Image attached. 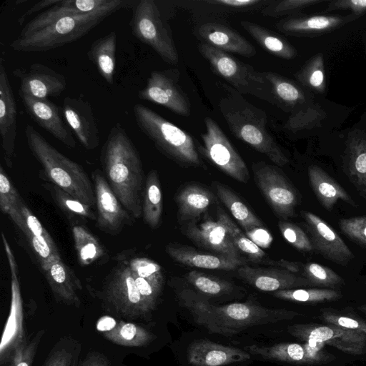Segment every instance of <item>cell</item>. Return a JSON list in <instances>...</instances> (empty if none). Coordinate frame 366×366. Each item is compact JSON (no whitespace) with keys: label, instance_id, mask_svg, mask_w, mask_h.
Masks as SVG:
<instances>
[{"label":"cell","instance_id":"cell-1","mask_svg":"<svg viewBox=\"0 0 366 366\" xmlns=\"http://www.w3.org/2000/svg\"><path fill=\"white\" fill-rule=\"evenodd\" d=\"M100 160L116 196L134 219L139 218L145 187L142 163L135 145L119 122L109 130Z\"/></svg>","mask_w":366,"mask_h":366},{"label":"cell","instance_id":"cell-2","mask_svg":"<svg viewBox=\"0 0 366 366\" xmlns=\"http://www.w3.org/2000/svg\"><path fill=\"white\" fill-rule=\"evenodd\" d=\"M180 297L200 324L210 331L224 335L240 329L269 322L291 320L302 315L285 309H268L252 303H232L216 306L190 290H184Z\"/></svg>","mask_w":366,"mask_h":366},{"label":"cell","instance_id":"cell-3","mask_svg":"<svg viewBox=\"0 0 366 366\" xmlns=\"http://www.w3.org/2000/svg\"><path fill=\"white\" fill-rule=\"evenodd\" d=\"M25 137L29 150L42 167L39 177L94 209V185L83 167L58 151L30 124L25 127Z\"/></svg>","mask_w":366,"mask_h":366},{"label":"cell","instance_id":"cell-4","mask_svg":"<svg viewBox=\"0 0 366 366\" xmlns=\"http://www.w3.org/2000/svg\"><path fill=\"white\" fill-rule=\"evenodd\" d=\"M224 87L227 94L220 99L219 109L230 132L277 166L288 164V158L267 129L265 112L234 89Z\"/></svg>","mask_w":366,"mask_h":366},{"label":"cell","instance_id":"cell-5","mask_svg":"<svg viewBox=\"0 0 366 366\" xmlns=\"http://www.w3.org/2000/svg\"><path fill=\"white\" fill-rule=\"evenodd\" d=\"M112 11L66 16L24 36H18L10 44L16 51H46L76 41L113 14Z\"/></svg>","mask_w":366,"mask_h":366},{"label":"cell","instance_id":"cell-6","mask_svg":"<svg viewBox=\"0 0 366 366\" xmlns=\"http://www.w3.org/2000/svg\"><path fill=\"white\" fill-rule=\"evenodd\" d=\"M133 112L138 128L163 154L180 164H201L193 138L187 132L143 104H134Z\"/></svg>","mask_w":366,"mask_h":366},{"label":"cell","instance_id":"cell-7","mask_svg":"<svg viewBox=\"0 0 366 366\" xmlns=\"http://www.w3.org/2000/svg\"><path fill=\"white\" fill-rule=\"evenodd\" d=\"M198 49L214 71L232 85L237 92L241 94H250L271 104H276L270 86L262 72L204 42L199 44Z\"/></svg>","mask_w":366,"mask_h":366},{"label":"cell","instance_id":"cell-8","mask_svg":"<svg viewBox=\"0 0 366 366\" xmlns=\"http://www.w3.org/2000/svg\"><path fill=\"white\" fill-rule=\"evenodd\" d=\"M129 26L132 35L150 46L165 62L175 64L179 61L169 25L156 1H136Z\"/></svg>","mask_w":366,"mask_h":366},{"label":"cell","instance_id":"cell-9","mask_svg":"<svg viewBox=\"0 0 366 366\" xmlns=\"http://www.w3.org/2000/svg\"><path fill=\"white\" fill-rule=\"evenodd\" d=\"M102 292L103 300L114 312L127 318L147 315L154 307L143 297L128 259H119Z\"/></svg>","mask_w":366,"mask_h":366},{"label":"cell","instance_id":"cell-10","mask_svg":"<svg viewBox=\"0 0 366 366\" xmlns=\"http://www.w3.org/2000/svg\"><path fill=\"white\" fill-rule=\"evenodd\" d=\"M206 131L201 135L204 155L219 169L235 180L247 183V167L227 137L211 117L204 119Z\"/></svg>","mask_w":366,"mask_h":366},{"label":"cell","instance_id":"cell-11","mask_svg":"<svg viewBox=\"0 0 366 366\" xmlns=\"http://www.w3.org/2000/svg\"><path fill=\"white\" fill-rule=\"evenodd\" d=\"M3 244L6 254L11 275V300L9 315L5 325L0 346L1 365L9 363L16 350L27 339L25 337L23 325V305L18 278V267L12 250L4 234L1 233Z\"/></svg>","mask_w":366,"mask_h":366},{"label":"cell","instance_id":"cell-12","mask_svg":"<svg viewBox=\"0 0 366 366\" xmlns=\"http://www.w3.org/2000/svg\"><path fill=\"white\" fill-rule=\"evenodd\" d=\"M92 182L97 210L95 227L107 234H119L124 226L131 225L134 218L114 194L102 171H93Z\"/></svg>","mask_w":366,"mask_h":366},{"label":"cell","instance_id":"cell-13","mask_svg":"<svg viewBox=\"0 0 366 366\" xmlns=\"http://www.w3.org/2000/svg\"><path fill=\"white\" fill-rule=\"evenodd\" d=\"M253 171L259 189L276 214L285 220L295 216L297 192L285 176L264 164H256Z\"/></svg>","mask_w":366,"mask_h":366},{"label":"cell","instance_id":"cell-14","mask_svg":"<svg viewBox=\"0 0 366 366\" xmlns=\"http://www.w3.org/2000/svg\"><path fill=\"white\" fill-rule=\"evenodd\" d=\"M138 98L162 105L181 116H189L190 104L186 93L177 83L176 70L153 71Z\"/></svg>","mask_w":366,"mask_h":366},{"label":"cell","instance_id":"cell-15","mask_svg":"<svg viewBox=\"0 0 366 366\" xmlns=\"http://www.w3.org/2000/svg\"><path fill=\"white\" fill-rule=\"evenodd\" d=\"M293 336L304 340L330 345L350 355L366 353V334L336 325L297 324L289 327Z\"/></svg>","mask_w":366,"mask_h":366},{"label":"cell","instance_id":"cell-16","mask_svg":"<svg viewBox=\"0 0 366 366\" xmlns=\"http://www.w3.org/2000/svg\"><path fill=\"white\" fill-rule=\"evenodd\" d=\"M136 1L132 0H61L57 4L37 14L21 29L19 36L39 29L61 17L86 14L102 11L116 12L132 8Z\"/></svg>","mask_w":366,"mask_h":366},{"label":"cell","instance_id":"cell-17","mask_svg":"<svg viewBox=\"0 0 366 366\" xmlns=\"http://www.w3.org/2000/svg\"><path fill=\"white\" fill-rule=\"evenodd\" d=\"M13 75L20 81L19 95L46 100L59 97L66 89L64 76L41 63L31 64L27 68L16 69Z\"/></svg>","mask_w":366,"mask_h":366},{"label":"cell","instance_id":"cell-18","mask_svg":"<svg viewBox=\"0 0 366 366\" xmlns=\"http://www.w3.org/2000/svg\"><path fill=\"white\" fill-rule=\"evenodd\" d=\"M314 250L324 258L342 266L354 254L338 234L322 218L310 212H302Z\"/></svg>","mask_w":366,"mask_h":366},{"label":"cell","instance_id":"cell-19","mask_svg":"<svg viewBox=\"0 0 366 366\" xmlns=\"http://www.w3.org/2000/svg\"><path fill=\"white\" fill-rule=\"evenodd\" d=\"M183 232L196 244L214 254L234 260L246 261L219 221L190 222L184 227Z\"/></svg>","mask_w":366,"mask_h":366},{"label":"cell","instance_id":"cell-20","mask_svg":"<svg viewBox=\"0 0 366 366\" xmlns=\"http://www.w3.org/2000/svg\"><path fill=\"white\" fill-rule=\"evenodd\" d=\"M0 134L4 161L6 166L11 169L17 136V107L2 60L0 64Z\"/></svg>","mask_w":366,"mask_h":366},{"label":"cell","instance_id":"cell-21","mask_svg":"<svg viewBox=\"0 0 366 366\" xmlns=\"http://www.w3.org/2000/svg\"><path fill=\"white\" fill-rule=\"evenodd\" d=\"M324 343L307 341L304 344L279 343L272 346L252 345L248 347L251 354L270 360L297 364H317L330 360L323 350Z\"/></svg>","mask_w":366,"mask_h":366},{"label":"cell","instance_id":"cell-22","mask_svg":"<svg viewBox=\"0 0 366 366\" xmlns=\"http://www.w3.org/2000/svg\"><path fill=\"white\" fill-rule=\"evenodd\" d=\"M62 111L66 122L87 150L99 144V128L90 103L80 97H66Z\"/></svg>","mask_w":366,"mask_h":366},{"label":"cell","instance_id":"cell-23","mask_svg":"<svg viewBox=\"0 0 366 366\" xmlns=\"http://www.w3.org/2000/svg\"><path fill=\"white\" fill-rule=\"evenodd\" d=\"M19 97L34 122L66 147H76V141L62 118L59 107L49 99L40 100L24 94Z\"/></svg>","mask_w":366,"mask_h":366},{"label":"cell","instance_id":"cell-24","mask_svg":"<svg viewBox=\"0 0 366 366\" xmlns=\"http://www.w3.org/2000/svg\"><path fill=\"white\" fill-rule=\"evenodd\" d=\"M237 273L248 284L264 292H276L312 285L305 277L295 275L285 269H264L245 264L237 269Z\"/></svg>","mask_w":366,"mask_h":366},{"label":"cell","instance_id":"cell-25","mask_svg":"<svg viewBox=\"0 0 366 366\" xmlns=\"http://www.w3.org/2000/svg\"><path fill=\"white\" fill-rule=\"evenodd\" d=\"M196 30L197 36L203 42L223 51L246 57L256 54V49L249 41L224 24L206 22L199 24Z\"/></svg>","mask_w":366,"mask_h":366},{"label":"cell","instance_id":"cell-26","mask_svg":"<svg viewBox=\"0 0 366 366\" xmlns=\"http://www.w3.org/2000/svg\"><path fill=\"white\" fill-rule=\"evenodd\" d=\"M250 355L236 347L208 340H199L188 347L187 359L193 366H224L249 360Z\"/></svg>","mask_w":366,"mask_h":366},{"label":"cell","instance_id":"cell-27","mask_svg":"<svg viewBox=\"0 0 366 366\" xmlns=\"http://www.w3.org/2000/svg\"><path fill=\"white\" fill-rule=\"evenodd\" d=\"M43 272L56 301L76 308L80 307L78 292L82 290L81 283L61 259Z\"/></svg>","mask_w":366,"mask_h":366},{"label":"cell","instance_id":"cell-28","mask_svg":"<svg viewBox=\"0 0 366 366\" xmlns=\"http://www.w3.org/2000/svg\"><path fill=\"white\" fill-rule=\"evenodd\" d=\"M166 252L177 262L202 269L233 270L247 264V261L234 260L217 254L201 252L194 248L177 244L167 245Z\"/></svg>","mask_w":366,"mask_h":366},{"label":"cell","instance_id":"cell-29","mask_svg":"<svg viewBox=\"0 0 366 366\" xmlns=\"http://www.w3.org/2000/svg\"><path fill=\"white\" fill-rule=\"evenodd\" d=\"M346 146L349 178L366 199V132L357 129L352 132Z\"/></svg>","mask_w":366,"mask_h":366},{"label":"cell","instance_id":"cell-30","mask_svg":"<svg viewBox=\"0 0 366 366\" xmlns=\"http://www.w3.org/2000/svg\"><path fill=\"white\" fill-rule=\"evenodd\" d=\"M308 176L312 189L320 203L327 211H332L339 199L355 207L351 196L322 168L311 165Z\"/></svg>","mask_w":366,"mask_h":366},{"label":"cell","instance_id":"cell-31","mask_svg":"<svg viewBox=\"0 0 366 366\" xmlns=\"http://www.w3.org/2000/svg\"><path fill=\"white\" fill-rule=\"evenodd\" d=\"M347 21L339 16L315 15L282 19L275 26L282 33L303 35L326 31L336 28Z\"/></svg>","mask_w":366,"mask_h":366},{"label":"cell","instance_id":"cell-32","mask_svg":"<svg viewBox=\"0 0 366 366\" xmlns=\"http://www.w3.org/2000/svg\"><path fill=\"white\" fill-rule=\"evenodd\" d=\"M117 33L114 31L96 39L86 55L96 66L102 77L110 84L114 83L116 67Z\"/></svg>","mask_w":366,"mask_h":366},{"label":"cell","instance_id":"cell-33","mask_svg":"<svg viewBox=\"0 0 366 366\" xmlns=\"http://www.w3.org/2000/svg\"><path fill=\"white\" fill-rule=\"evenodd\" d=\"M213 194L208 189L196 184L184 187L177 195L178 217L182 220H194L212 205Z\"/></svg>","mask_w":366,"mask_h":366},{"label":"cell","instance_id":"cell-34","mask_svg":"<svg viewBox=\"0 0 366 366\" xmlns=\"http://www.w3.org/2000/svg\"><path fill=\"white\" fill-rule=\"evenodd\" d=\"M71 230L78 261L81 266L107 262L108 254L105 247L86 227L75 224L72 225Z\"/></svg>","mask_w":366,"mask_h":366},{"label":"cell","instance_id":"cell-35","mask_svg":"<svg viewBox=\"0 0 366 366\" xmlns=\"http://www.w3.org/2000/svg\"><path fill=\"white\" fill-rule=\"evenodd\" d=\"M262 73L269 84L276 104L279 107L292 109L294 112L306 104L304 92L294 82L274 72Z\"/></svg>","mask_w":366,"mask_h":366},{"label":"cell","instance_id":"cell-36","mask_svg":"<svg viewBox=\"0 0 366 366\" xmlns=\"http://www.w3.org/2000/svg\"><path fill=\"white\" fill-rule=\"evenodd\" d=\"M242 27L267 51L285 59H293L295 48L277 34L249 21H241Z\"/></svg>","mask_w":366,"mask_h":366},{"label":"cell","instance_id":"cell-37","mask_svg":"<svg viewBox=\"0 0 366 366\" xmlns=\"http://www.w3.org/2000/svg\"><path fill=\"white\" fill-rule=\"evenodd\" d=\"M24 200L11 182L2 165L0 166V208L25 235L28 227L21 212Z\"/></svg>","mask_w":366,"mask_h":366},{"label":"cell","instance_id":"cell-38","mask_svg":"<svg viewBox=\"0 0 366 366\" xmlns=\"http://www.w3.org/2000/svg\"><path fill=\"white\" fill-rule=\"evenodd\" d=\"M214 184L218 197L246 232L263 227L262 221L229 188L219 182Z\"/></svg>","mask_w":366,"mask_h":366},{"label":"cell","instance_id":"cell-39","mask_svg":"<svg viewBox=\"0 0 366 366\" xmlns=\"http://www.w3.org/2000/svg\"><path fill=\"white\" fill-rule=\"evenodd\" d=\"M162 213V195L158 173L151 170L145 180L142 203L144 222L152 228H157L160 223Z\"/></svg>","mask_w":366,"mask_h":366},{"label":"cell","instance_id":"cell-40","mask_svg":"<svg viewBox=\"0 0 366 366\" xmlns=\"http://www.w3.org/2000/svg\"><path fill=\"white\" fill-rule=\"evenodd\" d=\"M42 187L49 193L56 204L69 219L96 222L97 214L92 207L49 182L43 183Z\"/></svg>","mask_w":366,"mask_h":366},{"label":"cell","instance_id":"cell-41","mask_svg":"<svg viewBox=\"0 0 366 366\" xmlns=\"http://www.w3.org/2000/svg\"><path fill=\"white\" fill-rule=\"evenodd\" d=\"M104 337L112 342L126 347H142L154 339V335L143 327L121 321L109 331L104 332Z\"/></svg>","mask_w":366,"mask_h":366},{"label":"cell","instance_id":"cell-42","mask_svg":"<svg viewBox=\"0 0 366 366\" xmlns=\"http://www.w3.org/2000/svg\"><path fill=\"white\" fill-rule=\"evenodd\" d=\"M217 221L224 227L239 251L246 254L249 259L261 262L266 257V253L262 249L245 236L225 212L219 207L217 209Z\"/></svg>","mask_w":366,"mask_h":366},{"label":"cell","instance_id":"cell-43","mask_svg":"<svg viewBox=\"0 0 366 366\" xmlns=\"http://www.w3.org/2000/svg\"><path fill=\"white\" fill-rule=\"evenodd\" d=\"M273 295L279 299L298 302L317 303L335 301L342 297L340 291L332 289H291L279 290Z\"/></svg>","mask_w":366,"mask_h":366},{"label":"cell","instance_id":"cell-44","mask_svg":"<svg viewBox=\"0 0 366 366\" xmlns=\"http://www.w3.org/2000/svg\"><path fill=\"white\" fill-rule=\"evenodd\" d=\"M81 343L71 337H61L51 348L42 366H73L79 360Z\"/></svg>","mask_w":366,"mask_h":366},{"label":"cell","instance_id":"cell-45","mask_svg":"<svg viewBox=\"0 0 366 366\" xmlns=\"http://www.w3.org/2000/svg\"><path fill=\"white\" fill-rule=\"evenodd\" d=\"M326 117L325 112L317 104H305L290 116L285 127L293 132L311 129Z\"/></svg>","mask_w":366,"mask_h":366},{"label":"cell","instance_id":"cell-46","mask_svg":"<svg viewBox=\"0 0 366 366\" xmlns=\"http://www.w3.org/2000/svg\"><path fill=\"white\" fill-rule=\"evenodd\" d=\"M302 275L312 285L337 289L345 285L344 279L334 270L322 264L315 262H308L302 264Z\"/></svg>","mask_w":366,"mask_h":366},{"label":"cell","instance_id":"cell-47","mask_svg":"<svg viewBox=\"0 0 366 366\" xmlns=\"http://www.w3.org/2000/svg\"><path fill=\"white\" fill-rule=\"evenodd\" d=\"M296 77L303 85L317 92L325 90L324 59L322 54L313 56L296 74Z\"/></svg>","mask_w":366,"mask_h":366},{"label":"cell","instance_id":"cell-48","mask_svg":"<svg viewBox=\"0 0 366 366\" xmlns=\"http://www.w3.org/2000/svg\"><path fill=\"white\" fill-rule=\"evenodd\" d=\"M187 280L197 290L209 295H221L232 290L230 282L197 271L189 272Z\"/></svg>","mask_w":366,"mask_h":366},{"label":"cell","instance_id":"cell-49","mask_svg":"<svg viewBox=\"0 0 366 366\" xmlns=\"http://www.w3.org/2000/svg\"><path fill=\"white\" fill-rule=\"evenodd\" d=\"M262 0H205L194 1L197 5L192 4V9L200 11H244L254 9L255 7L265 4Z\"/></svg>","mask_w":366,"mask_h":366},{"label":"cell","instance_id":"cell-50","mask_svg":"<svg viewBox=\"0 0 366 366\" xmlns=\"http://www.w3.org/2000/svg\"><path fill=\"white\" fill-rule=\"evenodd\" d=\"M322 1V0L269 1L261 9V13L264 16L276 18L294 13Z\"/></svg>","mask_w":366,"mask_h":366},{"label":"cell","instance_id":"cell-51","mask_svg":"<svg viewBox=\"0 0 366 366\" xmlns=\"http://www.w3.org/2000/svg\"><path fill=\"white\" fill-rule=\"evenodd\" d=\"M44 333V330H39L31 339L21 345L16 350L7 366H32Z\"/></svg>","mask_w":366,"mask_h":366},{"label":"cell","instance_id":"cell-52","mask_svg":"<svg viewBox=\"0 0 366 366\" xmlns=\"http://www.w3.org/2000/svg\"><path fill=\"white\" fill-rule=\"evenodd\" d=\"M278 227L284 239L297 249L305 252L314 250L310 237L299 226L287 221H280Z\"/></svg>","mask_w":366,"mask_h":366},{"label":"cell","instance_id":"cell-53","mask_svg":"<svg viewBox=\"0 0 366 366\" xmlns=\"http://www.w3.org/2000/svg\"><path fill=\"white\" fill-rule=\"evenodd\" d=\"M343 233L357 244L366 246V215L339 221Z\"/></svg>","mask_w":366,"mask_h":366},{"label":"cell","instance_id":"cell-54","mask_svg":"<svg viewBox=\"0 0 366 366\" xmlns=\"http://www.w3.org/2000/svg\"><path fill=\"white\" fill-rule=\"evenodd\" d=\"M322 317L324 321L330 325L366 334V322L362 320L330 311H324Z\"/></svg>","mask_w":366,"mask_h":366},{"label":"cell","instance_id":"cell-55","mask_svg":"<svg viewBox=\"0 0 366 366\" xmlns=\"http://www.w3.org/2000/svg\"><path fill=\"white\" fill-rule=\"evenodd\" d=\"M327 9H350L355 14H362L366 12V0L332 1L329 4Z\"/></svg>","mask_w":366,"mask_h":366},{"label":"cell","instance_id":"cell-56","mask_svg":"<svg viewBox=\"0 0 366 366\" xmlns=\"http://www.w3.org/2000/svg\"><path fill=\"white\" fill-rule=\"evenodd\" d=\"M247 237L259 247H268L272 241V235L263 227L256 228L246 232Z\"/></svg>","mask_w":366,"mask_h":366},{"label":"cell","instance_id":"cell-57","mask_svg":"<svg viewBox=\"0 0 366 366\" xmlns=\"http://www.w3.org/2000/svg\"><path fill=\"white\" fill-rule=\"evenodd\" d=\"M61 0H43L38 1L19 16L17 20L18 24L20 26L23 25L26 19L30 16L46 8L49 9L57 4Z\"/></svg>","mask_w":366,"mask_h":366},{"label":"cell","instance_id":"cell-58","mask_svg":"<svg viewBox=\"0 0 366 366\" xmlns=\"http://www.w3.org/2000/svg\"><path fill=\"white\" fill-rule=\"evenodd\" d=\"M77 366H110V363L104 354L93 351L89 352Z\"/></svg>","mask_w":366,"mask_h":366},{"label":"cell","instance_id":"cell-59","mask_svg":"<svg viewBox=\"0 0 366 366\" xmlns=\"http://www.w3.org/2000/svg\"><path fill=\"white\" fill-rule=\"evenodd\" d=\"M274 264L282 267L285 269H287L292 273L299 272L302 267V264L300 262H289L286 260L275 262Z\"/></svg>","mask_w":366,"mask_h":366},{"label":"cell","instance_id":"cell-60","mask_svg":"<svg viewBox=\"0 0 366 366\" xmlns=\"http://www.w3.org/2000/svg\"><path fill=\"white\" fill-rule=\"evenodd\" d=\"M358 310L362 312V313H364L365 315H366V304L365 305H362L360 306H359L358 307Z\"/></svg>","mask_w":366,"mask_h":366},{"label":"cell","instance_id":"cell-61","mask_svg":"<svg viewBox=\"0 0 366 366\" xmlns=\"http://www.w3.org/2000/svg\"><path fill=\"white\" fill-rule=\"evenodd\" d=\"M78 362H79V360H78V361H76V362H74V364L73 365V366H77V365H78Z\"/></svg>","mask_w":366,"mask_h":366},{"label":"cell","instance_id":"cell-62","mask_svg":"<svg viewBox=\"0 0 366 366\" xmlns=\"http://www.w3.org/2000/svg\"><path fill=\"white\" fill-rule=\"evenodd\" d=\"M365 284L366 285V281L365 282Z\"/></svg>","mask_w":366,"mask_h":366}]
</instances>
